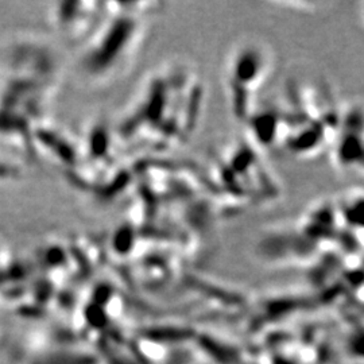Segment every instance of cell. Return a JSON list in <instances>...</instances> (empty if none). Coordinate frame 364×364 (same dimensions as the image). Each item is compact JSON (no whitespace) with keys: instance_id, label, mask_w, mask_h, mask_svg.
<instances>
[{"instance_id":"6da1fadb","label":"cell","mask_w":364,"mask_h":364,"mask_svg":"<svg viewBox=\"0 0 364 364\" xmlns=\"http://www.w3.org/2000/svg\"><path fill=\"white\" fill-rule=\"evenodd\" d=\"M173 77L174 70L156 72L144 82L117 126L120 142L136 149L166 150L188 141L198 120L203 87L191 70L180 85Z\"/></svg>"},{"instance_id":"7a4b0ae2","label":"cell","mask_w":364,"mask_h":364,"mask_svg":"<svg viewBox=\"0 0 364 364\" xmlns=\"http://www.w3.org/2000/svg\"><path fill=\"white\" fill-rule=\"evenodd\" d=\"M154 3H105V15L93 31L82 66L92 77L108 78L130 64L139 52Z\"/></svg>"},{"instance_id":"3957f363","label":"cell","mask_w":364,"mask_h":364,"mask_svg":"<svg viewBox=\"0 0 364 364\" xmlns=\"http://www.w3.org/2000/svg\"><path fill=\"white\" fill-rule=\"evenodd\" d=\"M274 58L267 46L247 41L235 48L228 60L227 85L235 115L248 120L257 108V95L273 77Z\"/></svg>"},{"instance_id":"277c9868","label":"cell","mask_w":364,"mask_h":364,"mask_svg":"<svg viewBox=\"0 0 364 364\" xmlns=\"http://www.w3.org/2000/svg\"><path fill=\"white\" fill-rule=\"evenodd\" d=\"M363 123L360 107L343 117L335 138V161L341 169L363 170Z\"/></svg>"},{"instance_id":"5b68a950","label":"cell","mask_w":364,"mask_h":364,"mask_svg":"<svg viewBox=\"0 0 364 364\" xmlns=\"http://www.w3.org/2000/svg\"><path fill=\"white\" fill-rule=\"evenodd\" d=\"M105 15V3L69 1L58 4L55 23L70 38L91 37Z\"/></svg>"}]
</instances>
